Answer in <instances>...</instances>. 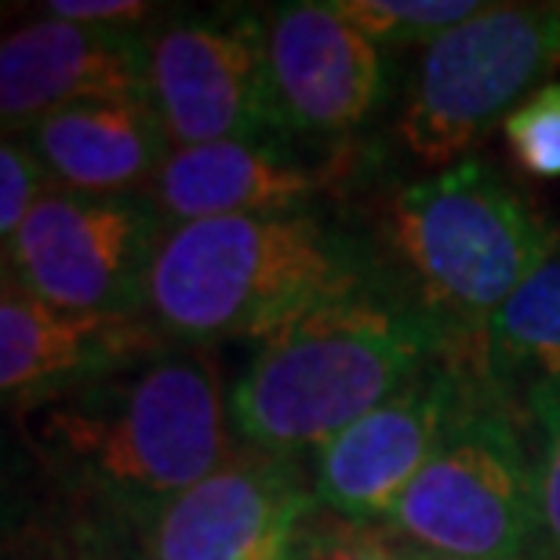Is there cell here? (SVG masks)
<instances>
[{"instance_id": "9", "label": "cell", "mask_w": 560, "mask_h": 560, "mask_svg": "<svg viewBox=\"0 0 560 560\" xmlns=\"http://www.w3.org/2000/svg\"><path fill=\"white\" fill-rule=\"evenodd\" d=\"M145 40L150 103L172 145L270 139L280 128L259 15L167 22Z\"/></svg>"}, {"instance_id": "16", "label": "cell", "mask_w": 560, "mask_h": 560, "mask_svg": "<svg viewBox=\"0 0 560 560\" xmlns=\"http://www.w3.org/2000/svg\"><path fill=\"white\" fill-rule=\"evenodd\" d=\"M477 364L517 405L560 386V248L488 320Z\"/></svg>"}, {"instance_id": "3", "label": "cell", "mask_w": 560, "mask_h": 560, "mask_svg": "<svg viewBox=\"0 0 560 560\" xmlns=\"http://www.w3.org/2000/svg\"><path fill=\"white\" fill-rule=\"evenodd\" d=\"M368 277L364 255L313 211L178 222L161 233L142 313L178 346L262 342Z\"/></svg>"}, {"instance_id": "14", "label": "cell", "mask_w": 560, "mask_h": 560, "mask_svg": "<svg viewBox=\"0 0 560 560\" xmlns=\"http://www.w3.org/2000/svg\"><path fill=\"white\" fill-rule=\"evenodd\" d=\"M324 172L273 139H226L172 145L145 200L167 226L205 219L284 215L320 194Z\"/></svg>"}, {"instance_id": "12", "label": "cell", "mask_w": 560, "mask_h": 560, "mask_svg": "<svg viewBox=\"0 0 560 560\" xmlns=\"http://www.w3.org/2000/svg\"><path fill=\"white\" fill-rule=\"evenodd\" d=\"M262 26L280 131L335 139L361 128L378 109V44L353 30L328 0L270 8Z\"/></svg>"}, {"instance_id": "19", "label": "cell", "mask_w": 560, "mask_h": 560, "mask_svg": "<svg viewBox=\"0 0 560 560\" xmlns=\"http://www.w3.org/2000/svg\"><path fill=\"white\" fill-rule=\"evenodd\" d=\"M502 139L528 175L560 178V81L539 88L502 125Z\"/></svg>"}, {"instance_id": "2", "label": "cell", "mask_w": 560, "mask_h": 560, "mask_svg": "<svg viewBox=\"0 0 560 560\" xmlns=\"http://www.w3.org/2000/svg\"><path fill=\"white\" fill-rule=\"evenodd\" d=\"M455 346L466 342L405 291L364 280L255 342L230 386L233 436L306 463Z\"/></svg>"}, {"instance_id": "5", "label": "cell", "mask_w": 560, "mask_h": 560, "mask_svg": "<svg viewBox=\"0 0 560 560\" xmlns=\"http://www.w3.org/2000/svg\"><path fill=\"white\" fill-rule=\"evenodd\" d=\"M539 447L532 419L469 361L463 397L386 532L458 560H532Z\"/></svg>"}, {"instance_id": "22", "label": "cell", "mask_w": 560, "mask_h": 560, "mask_svg": "<svg viewBox=\"0 0 560 560\" xmlns=\"http://www.w3.org/2000/svg\"><path fill=\"white\" fill-rule=\"evenodd\" d=\"M44 15L103 30H131L139 22H150L156 8L142 4V0H51V4H44Z\"/></svg>"}, {"instance_id": "23", "label": "cell", "mask_w": 560, "mask_h": 560, "mask_svg": "<svg viewBox=\"0 0 560 560\" xmlns=\"http://www.w3.org/2000/svg\"><path fill=\"white\" fill-rule=\"evenodd\" d=\"M405 557H408V560H458V557H444V553L419 550V546H405Z\"/></svg>"}, {"instance_id": "21", "label": "cell", "mask_w": 560, "mask_h": 560, "mask_svg": "<svg viewBox=\"0 0 560 560\" xmlns=\"http://www.w3.org/2000/svg\"><path fill=\"white\" fill-rule=\"evenodd\" d=\"M295 560H408L405 546L389 542V532L378 524H353L317 510L302 535Z\"/></svg>"}, {"instance_id": "4", "label": "cell", "mask_w": 560, "mask_h": 560, "mask_svg": "<svg viewBox=\"0 0 560 560\" xmlns=\"http://www.w3.org/2000/svg\"><path fill=\"white\" fill-rule=\"evenodd\" d=\"M378 226L408 280L405 295L463 342H477L488 320L560 248L553 222L474 156L400 186Z\"/></svg>"}, {"instance_id": "7", "label": "cell", "mask_w": 560, "mask_h": 560, "mask_svg": "<svg viewBox=\"0 0 560 560\" xmlns=\"http://www.w3.org/2000/svg\"><path fill=\"white\" fill-rule=\"evenodd\" d=\"M167 222L145 197L48 189L4 248V284L62 310L142 313Z\"/></svg>"}, {"instance_id": "8", "label": "cell", "mask_w": 560, "mask_h": 560, "mask_svg": "<svg viewBox=\"0 0 560 560\" xmlns=\"http://www.w3.org/2000/svg\"><path fill=\"white\" fill-rule=\"evenodd\" d=\"M306 463L237 447L139 528L145 560H295L317 517Z\"/></svg>"}, {"instance_id": "11", "label": "cell", "mask_w": 560, "mask_h": 560, "mask_svg": "<svg viewBox=\"0 0 560 560\" xmlns=\"http://www.w3.org/2000/svg\"><path fill=\"white\" fill-rule=\"evenodd\" d=\"M172 342L145 313L62 310L0 288V394L15 416L131 372Z\"/></svg>"}, {"instance_id": "15", "label": "cell", "mask_w": 560, "mask_h": 560, "mask_svg": "<svg viewBox=\"0 0 560 560\" xmlns=\"http://www.w3.org/2000/svg\"><path fill=\"white\" fill-rule=\"evenodd\" d=\"M19 139L37 153L55 189L84 197H145L172 153L150 98L66 106Z\"/></svg>"}, {"instance_id": "18", "label": "cell", "mask_w": 560, "mask_h": 560, "mask_svg": "<svg viewBox=\"0 0 560 560\" xmlns=\"http://www.w3.org/2000/svg\"><path fill=\"white\" fill-rule=\"evenodd\" d=\"M521 408L539 447V528L532 560H560V386L539 389Z\"/></svg>"}, {"instance_id": "10", "label": "cell", "mask_w": 560, "mask_h": 560, "mask_svg": "<svg viewBox=\"0 0 560 560\" xmlns=\"http://www.w3.org/2000/svg\"><path fill=\"white\" fill-rule=\"evenodd\" d=\"M474 353L477 342L455 346L310 458L313 495L324 513L386 528L397 502L441 444Z\"/></svg>"}, {"instance_id": "20", "label": "cell", "mask_w": 560, "mask_h": 560, "mask_svg": "<svg viewBox=\"0 0 560 560\" xmlns=\"http://www.w3.org/2000/svg\"><path fill=\"white\" fill-rule=\"evenodd\" d=\"M48 189L51 178L26 139L4 136V142H0V244L4 248L19 237L30 211L40 205Z\"/></svg>"}, {"instance_id": "13", "label": "cell", "mask_w": 560, "mask_h": 560, "mask_svg": "<svg viewBox=\"0 0 560 560\" xmlns=\"http://www.w3.org/2000/svg\"><path fill=\"white\" fill-rule=\"evenodd\" d=\"M150 98V40L136 30L33 19L0 44L4 136L81 103Z\"/></svg>"}, {"instance_id": "17", "label": "cell", "mask_w": 560, "mask_h": 560, "mask_svg": "<svg viewBox=\"0 0 560 560\" xmlns=\"http://www.w3.org/2000/svg\"><path fill=\"white\" fill-rule=\"evenodd\" d=\"M328 4L368 40L389 48H411V44L430 48L436 37L485 8L480 0H328Z\"/></svg>"}, {"instance_id": "6", "label": "cell", "mask_w": 560, "mask_h": 560, "mask_svg": "<svg viewBox=\"0 0 560 560\" xmlns=\"http://www.w3.org/2000/svg\"><path fill=\"white\" fill-rule=\"evenodd\" d=\"M557 70L560 4H485L422 48L400 109V142L422 167H452Z\"/></svg>"}, {"instance_id": "1", "label": "cell", "mask_w": 560, "mask_h": 560, "mask_svg": "<svg viewBox=\"0 0 560 560\" xmlns=\"http://www.w3.org/2000/svg\"><path fill=\"white\" fill-rule=\"evenodd\" d=\"M19 419L33 455L66 491L131 513L139 528L241 447L230 389L197 346H172Z\"/></svg>"}]
</instances>
